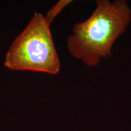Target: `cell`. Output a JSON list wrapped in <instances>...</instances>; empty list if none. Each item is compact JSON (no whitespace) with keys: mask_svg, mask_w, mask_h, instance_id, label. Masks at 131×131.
<instances>
[{"mask_svg":"<svg viewBox=\"0 0 131 131\" xmlns=\"http://www.w3.org/2000/svg\"><path fill=\"white\" fill-rule=\"evenodd\" d=\"M50 25L45 16L35 12L10 46L4 59L5 67L13 70L57 74L60 63Z\"/></svg>","mask_w":131,"mask_h":131,"instance_id":"2","label":"cell"},{"mask_svg":"<svg viewBox=\"0 0 131 131\" xmlns=\"http://www.w3.org/2000/svg\"><path fill=\"white\" fill-rule=\"evenodd\" d=\"M131 9L124 0H98L92 14L73 26L67 47L72 56L88 66L98 64L111 56L114 43L126 31Z\"/></svg>","mask_w":131,"mask_h":131,"instance_id":"1","label":"cell"},{"mask_svg":"<svg viewBox=\"0 0 131 131\" xmlns=\"http://www.w3.org/2000/svg\"><path fill=\"white\" fill-rule=\"evenodd\" d=\"M70 2H72V1H68V0L59 1L49 10V12L47 13L46 15L45 16L46 19L49 23V24H51V23L54 20V19L62 12V10L64 9L66 6H67L69 3H70Z\"/></svg>","mask_w":131,"mask_h":131,"instance_id":"3","label":"cell"}]
</instances>
